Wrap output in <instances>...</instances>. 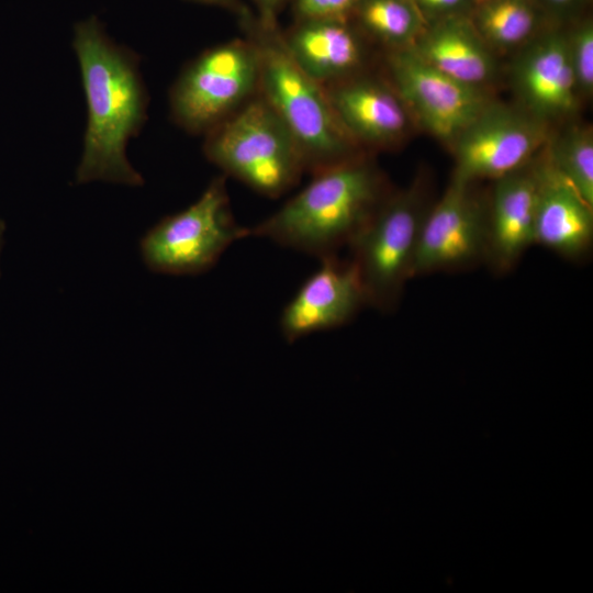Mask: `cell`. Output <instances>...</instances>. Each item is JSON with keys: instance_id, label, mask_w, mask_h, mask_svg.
<instances>
[{"instance_id": "obj_1", "label": "cell", "mask_w": 593, "mask_h": 593, "mask_svg": "<svg viewBox=\"0 0 593 593\" xmlns=\"http://www.w3.org/2000/svg\"><path fill=\"white\" fill-rule=\"evenodd\" d=\"M72 47L88 110L76 182L142 186L143 177L126 156L128 141L138 134L147 118L148 98L139 59L112 41L96 16L75 25Z\"/></svg>"}, {"instance_id": "obj_2", "label": "cell", "mask_w": 593, "mask_h": 593, "mask_svg": "<svg viewBox=\"0 0 593 593\" xmlns=\"http://www.w3.org/2000/svg\"><path fill=\"white\" fill-rule=\"evenodd\" d=\"M380 181L363 161L348 159L314 178L277 212L250 228L258 236L318 259L349 245L381 203Z\"/></svg>"}, {"instance_id": "obj_3", "label": "cell", "mask_w": 593, "mask_h": 593, "mask_svg": "<svg viewBox=\"0 0 593 593\" xmlns=\"http://www.w3.org/2000/svg\"><path fill=\"white\" fill-rule=\"evenodd\" d=\"M259 60L258 88L286 124L304 170L316 174L348 159L350 138L337 121L322 85L290 55L276 22L243 20Z\"/></svg>"}, {"instance_id": "obj_4", "label": "cell", "mask_w": 593, "mask_h": 593, "mask_svg": "<svg viewBox=\"0 0 593 593\" xmlns=\"http://www.w3.org/2000/svg\"><path fill=\"white\" fill-rule=\"evenodd\" d=\"M206 133V158L266 197L282 195L305 171L293 136L262 96Z\"/></svg>"}, {"instance_id": "obj_5", "label": "cell", "mask_w": 593, "mask_h": 593, "mask_svg": "<svg viewBox=\"0 0 593 593\" xmlns=\"http://www.w3.org/2000/svg\"><path fill=\"white\" fill-rule=\"evenodd\" d=\"M247 236L250 228L234 220L225 179L217 177L194 203L149 228L139 250L154 272L195 276L214 267L232 244Z\"/></svg>"}, {"instance_id": "obj_6", "label": "cell", "mask_w": 593, "mask_h": 593, "mask_svg": "<svg viewBox=\"0 0 593 593\" xmlns=\"http://www.w3.org/2000/svg\"><path fill=\"white\" fill-rule=\"evenodd\" d=\"M258 80V54L249 38L209 48L175 82L172 118L188 132H208L247 102Z\"/></svg>"}, {"instance_id": "obj_7", "label": "cell", "mask_w": 593, "mask_h": 593, "mask_svg": "<svg viewBox=\"0 0 593 593\" xmlns=\"http://www.w3.org/2000/svg\"><path fill=\"white\" fill-rule=\"evenodd\" d=\"M424 216L419 193L412 188L382 202L349 244L367 304L385 311L398 302L413 278Z\"/></svg>"}, {"instance_id": "obj_8", "label": "cell", "mask_w": 593, "mask_h": 593, "mask_svg": "<svg viewBox=\"0 0 593 593\" xmlns=\"http://www.w3.org/2000/svg\"><path fill=\"white\" fill-rule=\"evenodd\" d=\"M389 64L401 101L443 141H456L485 111L477 86L444 74L415 49L393 53Z\"/></svg>"}, {"instance_id": "obj_9", "label": "cell", "mask_w": 593, "mask_h": 593, "mask_svg": "<svg viewBox=\"0 0 593 593\" xmlns=\"http://www.w3.org/2000/svg\"><path fill=\"white\" fill-rule=\"evenodd\" d=\"M470 183L455 177L440 200L425 213L413 277L462 267L485 256L488 214L471 193Z\"/></svg>"}, {"instance_id": "obj_10", "label": "cell", "mask_w": 593, "mask_h": 593, "mask_svg": "<svg viewBox=\"0 0 593 593\" xmlns=\"http://www.w3.org/2000/svg\"><path fill=\"white\" fill-rule=\"evenodd\" d=\"M533 122L508 112L484 111L455 141V177L499 179L526 165L542 143Z\"/></svg>"}, {"instance_id": "obj_11", "label": "cell", "mask_w": 593, "mask_h": 593, "mask_svg": "<svg viewBox=\"0 0 593 593\" xmlns=\"http://www.w3.org/2000/svg\"><path fill=\"white\" fill-rule=\"evenodd\" d=\"M320 267L283 307L280 331L288 343L348 323L361 305L365 291L353 262L336 255L320 259Z\"/></svg>"}, {"instance_id": "obj_12", "label": "cell", "mask_w": 593, "mask_h": 593, "mask_svg": "<svg viewBox=\"0 0 593 593\" xmlns=\"http://www.w3.org/2000/svg\"><path fill=\"white\" fill-rule=\"evenodd\" d=\"M534 244L564 257L584 254L593 238V205L548 159L537 167Z\"/></svg>"}, {"instance_id": "obj_13", "label": "cell", "mask_w": 593, "mask_h": 593, "mask_svg": "<svg viewBox=\"0 0 593 593\" xmlns=\"http://www.w3.org/2000/svg\"><path fill=\"white\" fill-rule=\"evenodd\" d=\"M495 180L485 256L495 269L504 271L534 244L537 167H522Z\"/></svg>"}, {"instance_id": "obj_14", "label": "cell", "mask_w": 593, "mask_h": 593, "mask_svg": "<svg viewBox=\"0 0 593 593\" xmlns=\"http://www.w3.org/2000/svg\"><path fill=\"white\" fill-rule=\"evenodd\" d=\"M325 89V88H324ZM334 114L348 136L371 143L395 139L407 123L399 96L384 86L357 80L325 89Z\"/></svg>"}, {"instance_id": "obj_15", "label": "cell", "mask_w": 593, "mask_h": 593, "mask_svg": "<svg viewBox=\"0 0 593 593\" xmlns=\"http://www.w3.org/2000/svg\"><path fill=\"white\" fill-rule=\"evenodd\" d=\"M300 68L323 87L351 72L361 61L360 44L340 19H301L283 35Z\"/></svg>"}, {"instance_id": "obj_16", "label": "cell", "mask_w": 593, "mask_h": 593, "mask_svg": "<svg viewBox=\"0 0 593 593\" xmlns=\"http://www.w3.org/2000/svg\"><path fill=\"white\" fill-rule=\"evenodd\" d=\"M518 83L535 111L551 115L569 112L577 88L569 44L558 36L538 43L519 66Z\"/></svg>"}, {"instance_id": "obj_17", "label": "cell", "mask_w": 593, "mask_h": 593, "mask_svg": "<svg viewBox=\"0 0 593 593\" xmlns=\"http://www.w3.org/2000/svg\"><path fill=\"white\" fill-rule=\"evenodd\" d=\"M415 51L432 66L465 83L478 86L491 76L489 53L461 26L440 27Z\"/></svg>"}, {"instance_id": "obj_18", "label": "cell", "mask_w": 593, "mask_h": 593, "mask_svg": "<svg viewBox=\"0 0 593 593\" xmlns=\"http://www.w3.org/2000/svg\"><path fill=\"white\" fill-rule=\"evenodd\" d=\"M553 167L593 205V138L575 130L560 138L549 157Z\"/></svg>"}, {"instance_id": "obj_19", "label": "cell", "mask_w": 593, "mask_h": 593, "mask_svg": "<svg viewBox=\"0 0 593 593\" xmlns=\"http://www.w3.org/2000/svg\"><path fill=\"white\" fill-rule=\"evenodd\" d=\"M356 8L363 26L387 42L404 43L415 33L416 19L404 0H359Z\"/></svg>"}, {"instance_id": "obj_20", "label": "cell", "mask_w": 593, "mask_h": 593, "mask_svg": "<svg viewBox=\"0 0 593 593\" xmlns=\"http://www.w3.org/2000/svg\"><path fill=\"white\" fill-rule=\"evenodd\" d=\"M480 25L491 42L511 46L523 42L532 33L534 14L518 0H496L481 12Z\"/></svg>"}, {"instance_id": "obj_21", "label": "cell", "mask_w": 593, "mask_h": 593, "mask_svg": "<svg viewBox=\"0 0 593 593\" xmlns=\"http://www.w3.org/2000/svg\"><path fill=\"white\" fill-rule=\"evenodd\" d=\"M577 87L591 91L593 87V30L583 26L569 45Z\"/></svg>"}, {"instance_id": "obj_22", "label": "cell", "mask_w": 593, "mask_h": 593, "mask_svg": "<svg viewBox=\"0 0 593 593\" xmlns=\"http://www.w3.org/2000/svg\"><path fill=\"white\" fill-rule=\"evenodd\" d=\"M359 0H295L301 19H340L358 4Z\"/></svg>"}, {"instance_id": "obj_23", "label": "cell", "mask_w": 593, "mask_h": 593, "mask_svg": "<svg viewBox=\"0 0 593 593\" xmlns=\"http://www.w3.org/2000/svg\"><path fill=\"white\" fill-rule=\"evenodd\" d=\"M264 22H276V14L284 0H254Z\"/></svg>"}, {"instance_id": "obj_24", "label": "cell", "mask_w": 593, "mask_h": 593, "mask_svg": "<svg viewBox=\"0 0 593 593\" xmlns=\"http://www.w3.org/2000/svg\"><path fill=\"white\" fill-rule=\"evenodd\" d=\"M424 5L430 9H448L457 5L462 0H419Z\"/></svg>"}, {"instance_id": "obj_25", "label": "cell", "mask_w": 593, "mask_h": 593, "mask_svg": "<svg viewBox=\"0 0 593 593\" xmlns=\"http://www.w3.org/2000/svg\"><path fill=\"white\" fill-rule=\"evenodd\" d=\"M205 4H215V5H230L233 3V0H191Z\"/></svg>"}, {"instance_id": "obj_26", "label": "cell", "mask_w": 593, "mask_h": 593, "mask_svg": "<svg viewBox=\"0 0 593 593\" xmlns=\"http://www.w3.org/2000/svg\"><path fill=\"white\" fill-rule=\"evenodd\" d=\"M5 222L0 219V254L4 242V233H5ZM0 277H1V270H0Z\"/></svg>"}, {"instance_id": "obj_27", "label": "cell", "mask_w": 593, "mask_h": 593, "mask_svg": "<svg viewBox=\"0 0 593 593\" xmlns=\"http://www.w3.org/2000/svg\"><path fill=\"white\" fill-rule=\"evenodd\" d=\"M551 1L557 2V3H564V2H568L570 0H551Z\"/></svg>"}]
</instances>
